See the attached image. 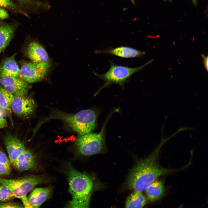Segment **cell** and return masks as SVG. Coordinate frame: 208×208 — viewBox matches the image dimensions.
Here are the masks:
<instances>
[{
    "label": "cell",
    "instance_id": "9",
    "mask_svg": "<svg viewBox=\"0 0 208 208\" xmlns=\"http://www.w3.org/2000/svg\"><path fill=\"white\" fill-rule=\"evenodd\" d=\"M0 83L3 87L13 96H27L30 88L28 83L18 77L0 78Z\"/></svg>",
    "mask_w": 208,
    "mask_h": 208
},
{
    "label": "cell",
    "instance_id": "12",
    "mask_svg": "<svg viewBox=\"0 0 208 208\" xmlns=\"http://www.w3.org/2000/svg\"><path fill=\"white\" fill-rule=\"evenodd\" d=\"M96 51L97 53H105L125 58L141 57L145 54V52L144 51H141L127 46L108 48Z\"/></svg>",
    "mask_w": 208,
    "mask_h": 208
},
{
    "label": "cell",
    "instance_id": "5",
    "mask_svg": "<svg viewBox=\"0 0 208 208\" xmlns=\"http://www.w3.org/2000/svg\"><path fill=\"white\" fill-rule=\"evenodd\" d=\"M46 179L41 176L31 175L18 179H8L0 177V184L8 188L14 197L21 199L35 186L46 182Z\"/></svg>",
    "mask_w": 208,
    "mask_h": 208
},
{
    "label": "cell",
    "instance_id": "6",
    "mask_svg": "<svg viewBox=\"0 0 208 208\" xmlns=\"http://www.w3.org/2000/svg\"><path fill=\"white\" fill-rule=\"evenodd\" d=\"M105 127L99 133H89L81 135L75 142L77 153L80 155L89 156L99 153L103 148V132Z\"/></svg>",
    "mask_w": 208,
    "mask_h": 208
},
{
    "label": "cell",
    "instance_id": "14",
    "mask_svg": "<svg viewBox=\"0 0 208 208\" xmlns=\"http://www.w3.org/2000/svg\"><path fill=\"white\" fill-rule=\"evenodd\" d=\"M14 55L4 60L0 65V78L18 77L20 68L16 62Z\"/></svg>",
    "mask_w": 208,
    "mask_h": 208
},
{
    "label": "cell",
    "instance_id": "3",
    "mask_svg": "<svg viewBox=\"0 0 208 208\" xmlns=\"http://www.w3.org/2000/svg\"><path fill=\"white\" fill-rule=\"evenodd\" d=\"M69 191L72 196L68 206L72 208L89 207L93 182L87 175L69 166Z\"/></svg>",
    "mask_w": 208,
    "mask_h": 208
},
{
    "label": "cell",
    "instance_id": "25",
    "mask_svg": "<svg viewBox=\"0 0 208 208\" xmlns=\"http://www.w3.org/2000/svg\"><path fill=\"white\" fill-rule=\"evenodd\" d=\"M10 167H8L0 163V175H7L11 173Z\"/></svg>",
    "mask_w": 208,
    "mask_h": 208
},
{
    "label": "cell",
    "instance_id": "20",
    "mask_svg": "<svg viewBox=\"0 0 208 208\" xmlns=\"http://www.w3.org/2000/svg\"><path fill=\"white\" fill-rule=\"evenodd\" d=\"M14 197L12 193L8 188L0 184V202H6Z\"/></svg>",
    "mask_w": 208,
    "mask_h": 208
},
{
    "label": "cell",
    "instance_id": "11",
    "mask_svg": "<svg viewBox=\"0 0 208 208\" xmlns=\"http://www.w3.org/2000/svg\"><path fill=\"white\" fill-rule=\"evenodd\" d=\"M26 54L34 63H41L49 61L48 55L46 50L41 44L36 41L29 43L27 48Z\"/></svg>",
    "mask_w": 208,
    "mask_h": 208
},
{
    "label": "cell",
    "instance_id": "18",
    "mask_svg": "<svg viewBox=\"0 0 208 208\" xmlns=\"http://www.w3.org/2000/svg\"><path fill=\"white\" fill-rule=\"evenodd\" d=\"M14 96L0 86V106L6 111L12 125L13 122L12 116V103Z\"/></svg>",
    "mask_w": 208,
    "mask_h": 208
},
{
    "label": "cell",
    "instance_id": "28",
    "mask_svg": "<svg viewBox=\"0 0 208 208\" xmlns=\"http://www.w3.org/2000/svg\"><path fill=\"white\" fill-rule=\"evenodd\" d=\"M201 56L203 59V63L206 69L208 70V57H206L204 55H202Z\"/></svg>",
    "mask_w": 208,
    "mask_h": 208
},
{
    "label": "cell",
    "instance_id": "10",
    "mask_svg": "<svg viewBox=\"0 0 208 208\" xmlns=\"http://www.w3.org/2000/svg\"><path fill=\"white\" fill-rule=\"evenodd\" d=\"M4 143L10 161L13 166L18 157L26 149L25 145L16 136L10 135L5 137Z\"/></svg>",
    "mask_w": 208,
    "mask_h": 208
},
{
    "label": "cell",
    "instance_id": "29",
    "mask_svg": "<svg viewBox=\"0 0 208 208\" xmlns=\"http://www.w3.org/2000/svg\"><path fill=\"white\" fill-rule=\"evenodd\" d=\"M192 2L195 5L196 4L198 0H191Z\"/></svg>",
    "mask_w": 208,
    "mask_h": 208
},
{
    "label": "cell",
    "instance_id": "23",
    "mask_svg": "<svg viewBox=\"0 0 208 208\" xmlns=\"http://www.w3.org/2000/svg\"><path fill=\"white\" fill-rule=\"evenodd\" d=\"M6 154L0 149V163L10 167V162Z\"/></svg>",
    "mask_w": 208,
    "mask_h": 208
},
{
    "label": "cell",
    "instance_id": "15",
    "mask_svg": "<svg viewBox=\"0 0 208 208\" xmlns=\"http://www.w3.org/2000/svg\"><path fill=\"white\" fill-rule=\"evenodd\" d=\"M51 187L37 188L34 189L30 195L28 201L32 208H38L51 196Z\"/></svg>",
    "mask_w": 208,
    "mask_h": 208
},
{
    "label": "cell",
    "instance_id": "31",
    "mask_svg": "<svg viewBox=\"0 0 208 208\" xmlns=\"http://www.w3.org/2000/svg\"><path fill=\"white\" fill-rule=\"evenodd\" d=\"M164 0V1H167V0H168V1H169V0Z\"/></svg>",
    "mask_w": 208,
    "mask_h": 208
},
{
    "label": "cell",
    "instance_id": "8",
    "mask_svg": "<svg viewBox=\"0 0 208 208\" xmlns=\"http://www.w3.org/2000/svg\"><path fill=\"white\" fill-rule=\"evenodd\" d=\"M11 107L12 112L16 115L26 118L34 112L36 105L32 98L27 96H14Z\"/></svg>",
    "mask_w": 208,
    "mask_h": 208
},
{
    "label": "cell",
    "instance_id": "7",
    "mask_svg": "<svg viewBox=\"0 0 208 208\" xmlns=\"http://www.w3.org/2000/svg\"><path fill=\"white\" fill-rule=\"evenodd\" d=\"M50 67L49 61L41 63L26 62L20 69L19 77L28 83L36 82L46 76Z\"/></svg>",
    "mask_w": 208,
    "mask_h": 208
},
{
    "label": "cell",
    "instance_id": "13",
    "mask_svg": "<svg viewBox=\"0 0 208 208\" xmlns=\"http://www.w3.org/2000/svg\"><path fill=\"white\" fill-rule=\"evenodd\" d=\"M13 166L20 172L34 169L36 167L35 157L26 149L18 157Z\"/></svg>",
    "mask_w": 208,
    "mask_h": 208
},
{
    "label": "cell",
    "instance_id": "21",
    "mask_svg": "<svg viewBox=\"0 0 208 208\" xmlns=\"http://www.w3.org/2000/svg\"><path fill=\"white\" fill-rule=\"evenodd\" d=\"M7 117L6 111L0 106V129L8 127Z\"/></svg>",
    "mask_w": 208,
    "mask_h": 208
},
{
    "label": "cell",
    "instance_id": "22",
    "mask_svg": "<svg viewBox=\"0 0 208 208\" xmlns=\"http://www.w3.org/2000/svg\"><path fill=\"white\" fill-rule=\"evenodd\" d=\"M22 204L14 202H0V208H22Z\"/></svg>",
    "mask_w": 208,
    "mask_h": 208
},
{
    "label": "cell",
    "instance_id": "4",
    "mask_svg": "<svg viewBox=\"0 0 208 208\" xmlns=\"http://www.w3.org/2000/svg\"><path fill=\"white\" fill-rule=\"evenodd\" d=\"M150 62L140 67L134 68L117 65L110 60V67L106 73L99 74L94 72L96 76L102 80L104 82V85L98 90L96 92V94L101 90L108 87L112 84H117L123 88L125 83L129 81L131 75L142 69Z\"/></svg>",
    "mask_w": 208,
    "mask_h": 208
},
{
    "label": "cell",
    "instance_id": "19",
    "mask_svg": "<svg viewBox=\"0 0 208 208\" xmlns=\"http://www.w3.org/2000/svg\"><path fill=\"white\" fill-rule=\"evenodd\" d=\"M146 200L142 192H135L131 194L127 198L125 207L141 208L146 204Z\"/></svg>",
    "mask_w": 208,
    "mask_h": 208
},
{
    "label": "cell",
    "instance_id": "27",
    "mask_svg": "<svg viewBox=\"0 0 208 208\" xmlns=\"http://www.w3.org/2000/svg\"><path fill=\"white\" fill-rule=\"evenodd\" d=\"M8 17V14L6 11L4 9L0 7V19H5Z\"/></svg>",
    "mask_w": 208,
    "mask_h": 208
},
{
    "label": "cell",
    "instance_id": "30",
    "mask_svg": "<svg viewBox=\"0 0 208 208\" xmlns=\"http://www.w3.org/2000/svg\"><path fill=\"white\" fill-rule=\"evenodd\" d=\"M1 50H0V54H1Z\"/></svg>",
    "mask_w": 208,
    "mask_h": 208
},
{
    "label": "cell",
    "instance_id": "2",
    "mask_svg": "<svg viewBox=\"0 0 208 208\" xmlns=\"http://www.w3.org/2000/svg\"><path fill=\"white\" fill-rule=\"evenodd\" d=\"M52 119H58L64 121L74 131L82 135L90 133L94 129L96 126L97 116L95 112L90 109L82 110L74 114L53 110L49 116L39 124L37 127Z\"/></svg>",
    "mask_w": 208,
    "mask_h": 208
},
{
    "label": "cell",
    "instance_id": "24",
    "mask_svg": "<svg viewBox=\"0 0 208 208\" xmlns=\"http://www.w3.org/2000/svg\"><path fill=\"white\" fill-rule=\"evenodd\" d=\"M0 7L14 9L16 6L11 0H0Z\"/></svg>",
    "mask_w": 208,
    "mask_h": 208
},
{
    "label": "cell",
    "instance_id": "26",
    "mask_svg": "<svg viewBox=\"0 0 208 208\" xmlns=\"http://www.w3.org/2000/svg\"><path fill=\"white\" fill-rule=\"evenodd\" d=\"M21 199L23 202V207L25 208H32L26 196L23 197Z\"/></svg>",
    "mask_w": 208,
    "mask_h": 208
},
{
    "label": "cell",
    "instance_id": "1",
    "mask_svg": "<svg viewBox=\"0 0 208 208\" xmlns=\"http://www.w3.org/2000/svg\"><path fill=\"white\" fill-rule=\"evenodd\" d=\"M159 150L156 149L136 164L128 178V185L130 189L142 192L159 177L176 171L159 167L157 164Z\"/></svg>",
    "mask_w": 208,
    "mask_h": 208
},
{
    "label": "cell",
    "instance_id": "17",
    "mask_svg": "<svg viewBox=\"0 0 208 208\" xmlns=\"http://www.w3.org/2000/svg\"><path fill=\"white\" fill-rule=\"evenodd\" d=\"M148 199L151 201H155L161 198L164 194L165 189L161 181L155 180L146 189Z\"/></svg>",
    "mask_w": 208,
    "mask_h": 208
},
{
    "label": "cell",
    "instance_id": "16",
    "mask_svg": "<svg viewBox=\"0 0 208 208\" xmlns=\"http://www.w3.org/2000/svg\"><path fill=\"white\" fill-rule=\"evenodd\" d=\"M15 27L9 23H0V50H4L13 37Z\"/></svg>",
    "mask_w": 208,
    "mask_h": 208
}]
</instances>
